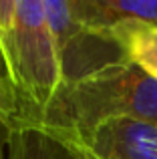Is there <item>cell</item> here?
<instances>
[{
    "label": "cell",
    "mask_w": 157,
    "mask_h": 159,
    "mask_svg": "<svg viewBox=\"0 0 157 159\" xmlns=\"http://www.w3.org/2000/svg\"><path fill=\"white\" fill-rule=\"evenodd\" d=\"M113 119L157 125V81L129 61L107 65L61 85L34 123L71 139H81Z\"/></svg>",
    "instance_id": "cell-1"
},
{
    "label": "cell",
    "mask_w": 157,
    "mask_h": 159,
    "mask_svg": "<svg viewBox=\"0 0 157 159\" xmlns=\"http://www.w3.org/2000/svg\"><path fill=\"white\" fill-rule=\"evenodd\" d=\"M0 44L20 95L22 119L18 123H34L63 85L59 52L43 0H16L14 22L0 28Z\"/></svg>",
    "instance_id": "cell-2"
},
{
    "label": "cell",
    "mask_w": 157,
    "mask_h": 159,
    "mask_svg": "<svg viewBox=\"0 0 157 159\" xmlns=\"http://www.w3.org/2000/svg\"><path fill=\"white\" fill-rule=\"evenodd\" d=\"M63 70V85L95 73L107 65L125 61L115 40L81 26L71 14L69 0H43Z\"/></svg>",
    "instance_id": "cell-3"
},
{
    "label": "cell",
    "mask_w": 157,
    "mask_h": 159,
    "mask_svg": "<svg viewBox=\"0 0 157 159\" xmlns=\"http://www.w3.org/2000/svg\"><path fill=\"white\" fill-rule=\"evenodd\" d=\"M95 159H157V125L113 119L77 139Z\"/></svg>",
    "instance_id": "cell-4"
},
{
    "label": "cell",
    "mask_w": 157,
    "mask_h": 159,
    "mask_svg": "<svg viewBox=\"0 0 157 159\" xmlns=\"http://www.w3.org/2000/svg\"><path fill=\"white\" fill-rule=\"evenodd\" d=\"M69 8L81 26L111 40L127 28L157 24V0H69Z\"/></svg>",
    "instance_id": "cell-5"
},
{
    "label": "cell",
    "mask_w": 157,
    "mask_h": 159,
    "mask_svg": "<svg viewBox=\"0 0 157 159\" xmlns=\"http://www.w3.org/2000/svg\"><path fill=\"white\" fill-rule=\"evenodd\" d=\"M6 159H95L67 135L36 123H16L6 129Z\"/></svg>",
    "instance_id": "cell-6"
},
{
    "label": "cell",
    "mask_w": 157,
    "mask_h": 159,
    "mask_svg": "<svg viewBox=\"0 0 157 159\" xmlns=\"http://www.w3.org/2000/svg\"><path fill=\"white\" fill-rule=\"evenodd\" d=\"M115 43L121 47L125 61L133 62L147 77L157 81V24L127 28L115 34Z\"/></svg>",
    "instance_id": "cell-7"
},
{
    "label": "cell",
    "mask_w": 157,
    "mask_h": 159,
    "mask_svg": "<svg viewBox=\"0 0 157 159\" xmlns=\"http://www.w3.org/2000/svg\"><path fill=\"white\" fill-rule=\"evenodd\" d=\"M22 119V105H20V95L16 91L14 79H12L10 66H8L6 54L0 44V121L4 127L10 129Z\"/></svg>",
    "instance_id": "cell-8"
}]
</instances>
